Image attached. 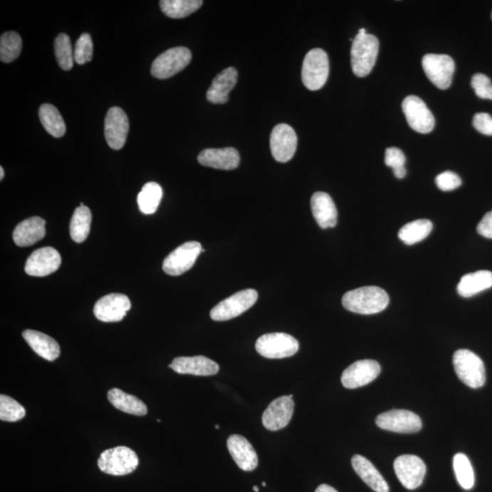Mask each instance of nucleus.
Masks as SVG:
<instances>
[{
    "mask_svg": "<svg viewBox=\"0 0 492 492\" xmlns=\"http://www.w3.org/2000/svg\"><path fill=\"white\" fill-rule=\"evenodd\" d=\"M389 298L385 290L377 286H365L345 293L342 304L348 311L360 315L377 314L389 305Z\"/></svg>",
    "mask_w": 492,
    "mask_h": 492,
    "instance_id": "1",
    "label": "nucleus"
},
{
    "mask_svg": "<svg viewBox=\"0 0 492 492\" xmlns=\"http://www.w3.org/2000/svg\"><path fill=\"white\" fill-rule=\"evenodd\" d=\"M379 51L380 42L376 36L357 33L351 48V66L355 75L367 76L376 64Z\"/></svg>",
    "mask_w": 492,
    "mask_h": 492,
    "instance_id": "2",
    "label": "nucleus"
},
{
    "mask_svg": "<svg viewBox=\"0 0 492 492\" xmlns=\"http://www.w3.org/2000/svg\"><path fill=\"white\" fill-rule=\"evenodd\" d=\"M455 372L466 386L478 389L486 382V371L481 358L468 350L456 351L453 356Z\"/></svg>",
    "mask_w": 492,
    "mask_h": 492,
    "instance_id": "3",
    "label": "nucleus"
},
{
    "mask_svg": "<svg viewBox=\"0 0 492 492\" xmlns=\"http://www.w3.org/2000/svg\"><path fill=\"white\" fill-rule=\"evenodd\" d=\"M138 465V456L135 451L125 446L106 449L98 459L100 470L104 473L113 476L130 474L136 470Z\"/></svg>",
    "mask_w": 492,
    "mask_h": 492,
    "instance_id": "4",
    "label": "nucleus"
},
{
    "mask_svg": "<svg viewBox=\"0 0 492 492\" xmlns=\"http://www.w3.org/2000/svg\"><path fill=\"white\" fill-rule=\"evenodd\" d=\"M329 75L328 54L321 48H313L305 55L302 68V81L309 90L324 87Z\"/></svg>",
    "mask_w": 492,
    "mask_h": 492,
    "instance_id": "5",
    "label": "nucleus"
},
{
    "mask_svg": "<svg viewBox=\"0 0 492 492\" xmlns=\"http://www.w3.org/2000/svg\"><path fill=\"white\" fill-rule=\"evenodd\" d=\"M258 299L255 289H244L229 296L211 309L210 315L214 321H227L248 310Z\"/></svg>",
    "mask_w": 492,
    "mask_h": 492,
    "instance_id": "6",
    "label": "nucleus"
},
{
    "mask_svg": "<svg viewBox=\"0 0 492 492\" xmlns=\"http://www.w3.org/2000/svg\"><path fill=\"white\" fill-rule=\"evenodd\" d=\"M192 53L185 47H175L166 51L155 58L151 73L159 80L169 79L184 70L191 63Z\"/></svg>",
    "mask_w": 492,
    "mask_h": 492,
    "instance_id": "7",
    "label": "nucleus"
},
{
    "mask_svg": "<svg viewBox=\"0 0 492 492\" xmlns=\"http://www.w3.org/2000/svg\"><path fill=\"white\" fill-rule=\"evenodd\" d=\"M256 350L263 357L278 360L294 356L298 352L299 343L288 334H266L257 340Z\"/></svg>",
    "mask_w": 492,
    "mask_h": 492,
    "instance_id": "8",
    "label": "nucleus"
},
{
    "mask_svg": "<svg viewBox=\"0 0 492 492\" xmlns=\"http://www.w3.org/2000/svg\"><path fill=\"white\" fill-rule=\"evenodd\" d=\"M422 68L428 79L436 88L447 90L451 85L455 63L445 54H426L422 58Z\"/></svg>",
    "mask_w": 492,
    "mask_h": 492,
    "instance_id": "9",
    "label": "nucleus"
},
{
    "mask_svg": "<svg viewBox=\"0 0 492 492\" xmlns=\"http://www.w3.org/2000/svg\"><path fill=\"white\" fill-rule=\"evenodd\" d=\"M203 248L200 243L192 241L182 244L166 257L162 269L169 276H181L194 266Z\"/></svg>",
    "mask_w": 492,
    "mask_h": 492,
    "instance_id": "10",
    "label": "nucleus"
},
{
    "mask_svg": "<svg viewBox=\"0 0 492 492\" xmlns=\"http://www.w3.org/2000/svg\"><path fill=\"white\" fill-rule=\"evenodd\" d=\"M376 424L387 431L416 433L422 429V422L417 414L406 409H393L377 417Z\"/></svg>",
    "mask_w": 492,
    "mask_h": 492,
    "instance_id": "11",
    "label": "nucleus"
},
{
    "mask_svg": "<svg viewBox=\"0 0 492 492\" xmlns=\"http://www.w3.org/2000/svg\"><path fill=\"white\" fill-rule=\"evenodd\" d=\"M402 110L410 128L415 132L426 135L434 129V116L418 96L410 95L405 98L402 103Z\"/></svg>",
    "mask_w": 492,
    "mask_h": 492,
    "instance_id": "12",
    "label": "nucleus"
},
{
    "mask_svg": "<svg viewBox=\"0 0 492 492\" xmlns=\"http://www.w3.org/2000/svg\"><path fill=\"white\" fill-rule=\"evenodd\" d=\"M129 130V119L125 110L120 107L110 108L104 122V135L110 147L116 151L122 149L125 145Z\"/></svg>",
    "mask_w": 492,
    "mask_h": 492,
    "instance_id": "13",
    "label": "nucleus"
},
{
    "mask_svg": "<svg viewBox=\"0 0 492 492\" xmlns=\"http://www.w3.org/2000/svg\"><path fill=\"white\" fill-rule=\"evenodd\" d=\"M394 470L399 481L407 490H415L422 484L426 474V465L415 455H402L394 462Z\"/></svg>",
    "mask_w": 492,
    "mask_h": 492,
    "instance_id": "14",
    "label": "nucleus"
},
{
    "mask_svg": "<svg viewBox=\"0 0 492 492\" xmlns=\"http://www.w3.org/2000/svg\"><path fill=\"white\" fill-rule=\"evenodd\" d=\"M298 147V136L291 126L281 123L273 129L270 148L273 157L279 162H288L294 157Z\"/></svg>",
    "mask_w": 492,
    "mask_h": 492,
    "instance_id": "15",
    "label": "nucleus"
},
{
    "mask_svg": "<svg viewBox=\"0 0 492 492\" xmlns=\"http://www.w3.org/2000/svg\"><path fill=\"white\" fill-rule=\"evenodd\" d=\"M61 265L60 253L53 247H43L34 251L25 265V272L31 276L44 278L57 271Z\"/></svg>",
    "mask_w": 492,
    "mask_h": 492,
    "instance_id": "16",
    "label": "nucleus"
},
{
    "mask_svg": "<svg viewBox=\"0 0 492 492\" xmlns=\"http://www.w3.org/2000/svg\"><path fill=\"white\" fill-rule=\"evenodd\" d=\"M380 365L377 361L364 360L357 361L342 374L341 382L350 389L367 385L380 376Z\"/></svg>",
    "mask_w": 492,
    "mask_h": 492,
    "instance_id": "17",
    "label": "nucleus"
},
{
    "mask_svg": "<svg viewBox=\"0 0 492 492\" xmlns=\"http://www.w3.org/2000/svg\"><path fill=\"white\" fill-rule=\"evenodd\" d=\"M128 296L122 294H110L100 298L94 306L97 319L106 323L120 322L125 318L130 309Z\"/></svg>",
    "mask_w": 492,
    "mask_h": 492,
    "instance_id": "18",
    "label": "nucleus"
},
{
    "mask_svg": "<svg viewBox=\"0 0 492 492\" xmlns=\"http://www.w3.org/2000/svg\"><path fill=\"white\" fill-rule=\"evenodd\" d=\"M295 402L289 396L273 400L262 417L263 426L271 431L286 428L294 413Z\"/></svg>",
    "mask_w": 492,
    "mask_h": 492,
    "instance_id": "19",
    "label": "nucleus"
},
{
    "mask_svg": "<svg viewBox=\"0 0 492 492\" xmlns=\"http://www.w3.org/2000/svg\"><path fill=\"white\" fill-rule=\"evenodd\" d=\"M176 373L194 376H214L219 372V365L204 356L180 357L169 365Z\"/></svg>",
    "mask_w": 492,
    "mask_h": 492,
    "instance_id": "20",
    "label": "nucleus"
},
{
    "mask_svg": "<svg viewBox=\"0 0 492 492\" xmlns=\"http://www.w3.org/2000/svg\"><path fill=\"white\" fill-rule=\"evenodd\" d=\"M227 448L241 470L244 471L256 470L258 465V457L252 444L244 436H230L227 439Z\"/></svg>",
    "mask_w": 492,
    "mask_h": 492,
    "instance_id": "21",
    "label": "nucleus"
},
{
    "mask_svg": "<svg viewBox=\"0 0 492 492\" xmlns=\"http://www.w3.org/2000/svg\"><path fill=\"white\" fill-rule=\"evenodd\" d=\"M198 162L205 167L231 171L240 164V155L234 148L205 149L198 156Z\"/></svg>",
    "mask_w": 492,
    "mask_h": 492,
    "instance_id": "22",
    "label": "nucleus"
},
{
    "mask_svg": "<svg viewBox=\"0 0 492 492\" xmlns=\"http://www.w3.org/2000/svg\"><path fill=\"white\" fill-rule=\"evenodd\" d=\"M311 209L315 221L322 229L337 226V210L330 195L323 192H318L313 194Z\"/></svg>",
    "mask_w": 492,
    "mask_h": 492,
    "instance_id": "23",
    "label": "nucleus"
},
{
    "mask_svg": "<svg viewBox=\"0 0 492 492\" xmlns=\"http://www.w3.org/2000/svg\"><path fill=\"white\" fill-rule=\"evenodd\" d=\"M238 73L233 67L227 68L214 78L208 89V102L214 104H224L229 100V93L236 87Z\"/></svg>",
    "mask_w": 492,
    "mask_h": 492,
    "instance_id": "24",
    "label": "nucleus"
},
{
    "mask_svg": "<svg viewBox=\"0 0 492 492\" xmlns=\"http://www.w3.org/2000/svg\"><path fill=\"white\" fill-rule=\"evenodd\" d=\"M46 221L38 216L28 218L16 226L13 240L21 247L33 246L43 239L46 234Z\"/></svg>",
    "mask_w": 492,
    "mask_h": 492,
    "instance_id": "25",
    "label": "nucleus"
},
{
    "mask_svg": "<svg viewBox=\"0 0 492 492\" xmlns=\"http://www.w3.org/2000/svg\"><path fill=\"white\" fill-rule=\"evenodd\" d=\"M22 335L35 353L44 360L54 361L60 357V345L50 335L41 333V332L31 330V329L23 332Z\"/></svg>",
    "mask_w": 492,
    "mask_h": 492,
    "instance_id": "26",
    "label": "nucleus"
},
{
    "mask_svg": "<svg viewBox=\"0 0 492 492\" xmlns=\"http://www.w3.org/2000/svg\"><path fill=\"white\" fill-rule=\"evenodd\" d=\"M352 466L354 471L360 476L368 487L376 492H389V488L385 478L380 473L376 467L367 459L360 455L352 458Z\"/></svg>",
    "mask_w": 492,
    "mask_h": 492,
    "instance_id": "27",
    "label": "nucleus"
},
{
    "mask_svg": "<svg viewBox=\"0 0 492 492\" xmlns=\"http://www.w3.org/2000/svg\"><path fill=\"white\" fill-rule=\"evenodd\" d=\"M492 288V272L481 270L462 276L458 285V293L462 298H471Z\"/></svg>",
    "mask_w": 492,
    "mask_h": 492,
    "instance_id": "28",
    "label": "nucleus"
},
{
    "mask_svg": "<svg viewBox=\"0 0 492 492\" xmlns=\"http://www.w3.org/2000/svg\"><path fill=\"white\" fill-rule=\"evenodd\" d=\"M107 396L112 406L120 412L135 416H145L148 412L147 406L141 399L119 389H110Z\"/></svg>",
    "mask_w": 492,
    "mask_h": 492,
    "instance_id": "29",
    "label": "nucleus"
},
{
    "mask_svg": "<svg viewBox=\"0 0 492 492\" xmlns=\"http://www.w3.org/2000/svg\"><path fill=\"white\" fill-rule=\"evenodd\" d=\"M38 117L44 128L55 138L63 137L66 132L64 120L56 107L51 104H42L38 110Z\"/></svg>",
    "mask_w": 492,
    "mask_h": 492,
    "instance_id": "30",
    "label": "nucleus"
},
{
    "mask_svg": "<svg viewBox=\"0 0 492 492\" xmlns=\"http://www.w3.org/2000/svg\"><path fill=\"white\" fill-rule=\"evenodd\" d=\"M93 215L87 206H80L74 211L70 224V236L74 242L83 243L89 236Z\"/></svg>",
    "mask_w": 492,
    "mask_h": 492,
    "instance_id": "31",
    "label": "nucleus"
},
{
    "mask_svg": "<svg viewBox=\"0 0 492 492\" xmlns=\"http://www.w3.org/2000/svg\"><path fill=\"white\" fill-rule=\"evenodd\" d=\"M201 0H162V11L171 19H184L193 14L203 6Z\"/></svg>",
    "mask_w": 492,
    "mask_h": 492,
    "instance_id": "32",
    "label": "nucleus"
},
{
    "mask_svg": "<svg viewBox=\"0 0 492 492\" xmlns=\"http://www.w3.org/2000/svg\"><path fill=\"white\" fill-rule=\"evenodd\" d=\"M433 224L426 219H420L405 224L399 230V237L407 246L422 242L431 233Z\"/></svg>",
    "mask_w": 492,
    "mask_h": 492,
    "instance_id": "33",
    "label": "nucleus"
},
{
    "mask_svg": "<svg viewBox=\"0 0 492 492\" xmlns=\"http://www.w3.org/2000/svg\"><path fill=\"white\" fill-rule=\"evenodd\" d=\"M162 198V189L157 182H151L142 187L137 197L140 210L145 214H152L157 211Z\"/></svg>",
    "mask_w": 492,
    "mask_h": 492,
    "instance_id": "34",
    "label": "nucleus"
},
{
    "mask_svg": "<svg viewBox=\"0 0 492 492\" xmlns=\"http://www.w3.org/2000/svg\"><path fill=\"white\" fill-rule=\"evenodd\" d=\"M22 50V40L17 32L8 31L0 38V60L11 63L17 60Z\"/></svg>",
    "mask_w": 492,
    "mask_h": 492,
    "instance_id": "35",
    "label": "nucleus"
},
{
    "mask_svg": "<svg viewBox=\"0 0 492 492\" xmlns=\"http://www.w3.org/2000/svg\"><path fill=\"white\" fill-rule=\"evenodd\" d=\"M453 468L459 484L464 490H471L475 484V476L473 468L467 456L464 453L456 454L453 459Z\"/></svg>",
    "mask_w": 492,
    "mask_h": 492,
    "instance_id": "36",
    "label": "nucleus"
},
{
    "mask_svg": "<svg viewBox=\"0 0 492 492\" xmlns=\"http://www.w3.org/2000/svg\"><path fill=\"white\" fill-rule=\"evenodd\" d=\"M55 55L58 65L64 70H70L74 63V51L71 46L70 38L68 35L61 33L55 41Z\"/></svg>",
    "mask_w": 492,
    "mask_h": 492,
    "instance_id": "37",
    "label": "nucleus"
},
{
    "mask_svg": "<svg viewBox=\"0 0 492 492\" xmlns=\"http://www.w3.org/2000/svg\"><path fill=\"white\" fill-rule=\"evenodd\" d=\"M26 416L25 407L21 405L12 397L0 396V419L6 422H17L24 419Z\"/></svg>",
    "mask_w": 492,
    "mask_h": 492,
    "instance_id": "38",
    "label": "nucleus"
},
{
    "mask_svg": "<svg viewBox=\"0 0 492 492\" xmlns=\"http://www.w3.org/2000/svg\"><path fill=\"white\" fill-rule=\"evenodd\" d=\"M93 43L90 34L80 35L74 48V60L78 64L83 65L93 60Z\"/></svg>",
    "mask_w": 492,
    "mask_h": 492,
    "instance_id": "39",
    "label": "nucleus"
},
{
    "mask_svg": "<svg viewBox=\"0 0 492 492\" xmlns=\"http://www.w3.org/2000/svg\"><path fill=\"white\" fill-rule=\"evenodd\" d=\"M471 86L475 90L476 95L481 99L492 100V83L486 75L475 74L471 79Z\"/></svg>",
    "mask_w": 492,
    "mask_h": 492,
    "instance_id": "40",
    "label": "nucleus"
},
{
    "mask_svg": "<svg viewBox=\"0 0 492 492\" xmlns=\"http://www.w3.org/2000/svg\"><path fill=\"white\" fill-rule=\"evenodd\" d=\"M436 184L443 192H451L461 185V179L455 172L447 171L436 176Z\"/></svg>",
    "mask_w": 492,
    "mask_h": 492,
    "instance_id": "41",
    "label": "nucleus"
},
{
    "mask_svg": "<svg viewBox=\"0 0 492 492\" xmlns=\"http://www.w3.org/2000/svg\"><path fill=\"white\" fill-rule=\"evenodd\" d=\"M385 164L392 170L397 168L405 167L406 156L402 150L396 147H390L386 150Z\"/></svg>",
    "mask_w": 492,
    "mask_h": 492,
    "instance_id": "42",
    "label": "nucleus"
},
{
    "mask_svg": "<svg viewBox=\"0 0 492 492\" xmlns=\"http://www.w3.org/2000/svg\"><path fill=\"white\" fill-rule=\"evenodd\" d=\"M472 125L482 135L492 136V117L490 114L485 112L475 114Z\"/></svg>",
    "mask_w": 492,
    "mask_h": 492,
    "instance_id": "43",
    "label": "nucleus"
},
{
    "mask_svg": "<svg viewBox=\"0 0 492 492\" xmlns=\"http://www.w3.org/2000/svg\"><path fill=\"white\" fill-rule=\"evenodd\" d=\"M477 232L481 236L492 239V210L482 218L477 226Z\"/></svg>",
    "mask_w": 492,
    "mask_h": 492,
    "instance_id": "44",
    "label": "nucleus"
},
{
    "mask_svg": "<svg viewBox=\"0 0 492 492\" xmlns=\"http://www.w3.org/2000/svg\"><path fill=\"white\" fill-rule=\"evenodd\" d=\"M315 492H338L333 487L329 486L327 484H322L319 486Z\"/></svg>",
    "mask_w": 492,
    "mask_h": 492,
    "instance_id": "45",
    "label": "nucleus"
},
{
    "mask_svg": "<svg viewBox=\"0 0 492 492\" xmlns=\"http://www.w3.org/2000/svg\"><path fill=\"white\" fill-rule=\"evenodd\" d=\"M394 175L396 176L397 178L399 179H402L405 177L407 174V171L405 167H400L396 169V170H393Z\"/></svg>",
    "mask_w": 492,
    "mask_h": 492,
    "instance_id": "46",
    "label": "nucleus"
},
{
    "mask_svg": "<svg viewBox=\"0 0 492 492\" xmlns=\"http://www.w3.org/2000/svg\"><path fill=\"white\" fill-rule=\"evenodd\" d=\"M5 176V172L4 169L3 167H0V180H3V178H4Z\"/></svg>",
    "mask_w": 492,
    "mask_h": 492,
    "instance_id": "47",
    "label": "nucleus"
},
{
    "mask_svg": "<svg viewBox=\"0 0 492 492\" xmlns=\"http://www.w3.org/2000/svg\"><path fill=\"white\" fill-rule=\"evenodd\" d=\"M358 34H361V35L367 34L366 28H360V31H358Z\"/></svg>",
    "mask_w": 492,
    "mask_h": 492,
    "instance_id": "48",
    "label": "nucleus"
},
{
    "mask_svg": "<svg viewBox=\"0 0 492 492\" xmlns=\"http://www.w3.org/2000/svg\"><path fill=\"white\" fill-rule=\"evenodd\" d=\"M253 491L255 492H259V488L257 486L253 488Z\"/></svg>",
    "mask_w": 492,
    "mask_h": 492,
    "instance_id": "49",
    "label": "nucleus"
},
{
    "mask_svg": "<svg viewBox=\"0 0 492 492\" xmlns=\"http://www.w3.org/2000/svg\"><path fill=\"white\" fill-rule=\"evenodd\" d=\"M80 206H85V205H84L83 203H80Z\"/></svg>",
    "mask_w": 492,
    "mask_h": 492,
    "instance_id": "50",
    "label": "nucleus"
},
{
    "mask_svg": "<svg viewBox=\"0 0 492 492\" xmlns=\"http://www.w3.org/2000/svg\"><path fill=\"white\" fill-rule=\"evenodd\" d=\"M262 485H263V486H266V482H263Z\"/></svg>",
    "mask_w": 492,
    "mask_h": 492,
    "instance_id": "51",
    "label": "nucleus"
},
{
    "mask_svg": "<svg viewBox=\"0 0 492 492\" xmlns=\"http://www.w3.org/2000/svg\"><path fill=\"white\" fill-rule=\"evenodd\" d=\"M219 428H220L219 426H218V425L215 426V429H219Z\"/></svg>",
    "mask_w": 492,
    "mask_h": 492,
    "instance_id": "52",
    "label": "nucleus"
},
{
    "mask_svg": "<svg viewBox=\"0 0 492 492\" xmlns=\"http://www.w3.org/2000/svg\"><path fill=\"white\" fill-rule=\"evenodd\" d=\"M491 19H492V12H491Z\"/></svg>",
    "mask_w": 492,
    "mask_h": 492,
    "instance_id": "53",
    "label": "nucleus"
}]
</instances>
